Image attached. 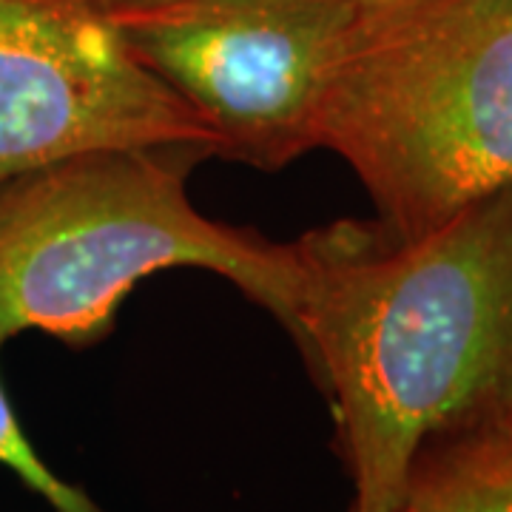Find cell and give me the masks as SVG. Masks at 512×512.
I'll return each mask as SVG.
<instances>
[{
	"mask_svg": "<svg viewBox=\"0 0 512 512\" xmlns=\"http://www.w3.org/2000/svg\"><path fill=\"white\" fill-rule=\"evenodd\" d=\"M291 248V336L333 407L350 512L399 510L427 441L512 410V185L416 237L336 220Z\"/></svg>",
	"mask_w": 512,
	"mask_h": 512,
	"instance_id": "6da1fadb",
	"label": "cell"
},
{
	"mask_svg": "<svg viewBox=\"0 0 512 512\" xmlns=\"http://www.w3.org/2000/svg\"><path fill=\"white\" fill-rule=\"evenodd\" d=\"M211 151L191 143L89 148L0 185V348L26 330L100 345L137 282L202 268L293 330L291 242L211 220L185 177Z\"/></svg>",
	"mask_w": 512,
	"mask_h": 512,
	"instance_id": "7a4b0ae2",
	"label": "cell"
},
{
	"mask_svg": "<svg viewBox=\"0 0 512 512\" xmlns=\"http://www.w3.org/2000/svg\"><path fill=\"white\" fill-rule=\"evenodd\" d=\"M319 148L404 237L512 185V0H356Z\"/></svg>",
	"mask_w": 512,
	"mask_h": 512,
	"instance_id": "3957f363",
	"label": "cell"
},
{
	"mask_svg": "<svg viewBox=\"0 0 512 512\" xmlns=\"http://www.w3.org/2000/svg\"><path fill=\"white\" fill-rule=\"evenodd\" d=\"M356 0H174L109 18L131 57L211 128L217 157L279 171L319 148Z\"/></svg>",
	"mask_w": 512,
	"mask_h": 512,
	"instance_id": "277c9868",
	"label": "cell"
},
{
	"mask_svg": "<svg viewBox=\"0 0 512 512\" xmlns=\"http://www.w3.org/2000/svg\"><path fill=\"white\" fill-rule=\"evenodd\" d=\"M191 143L211 128L77 0H0V185L89 148Z\"/></svg>",
	"mask_w": 512,
	"mask_h": 512,
	"instance_id": "5b68a950",
	"label": "cell"
},
{
	"mask_svg": "<svg viewBox=\"0 0 512 512\" xmlns=\"http://www.w3.org/2000/svg\"><path fill=\"white\" fill-rule=\"evenodd\" d=\"M413 512H512V410L421 447L404 484Z\"/></svg>",
	"mask_w": 512,
	"mask_h": 512,
	"instance_id": "8992f818",
	"label": "cell"
},
{
	"mask_svg": "<svg viewBox=\"0 0 512 512\" xmlns=\"http://www.w3.org/2000/svg\"><path fill=\"white\" fill-rule=\"evenodd\" d=\"M0 467H6L18 481L40 495L55 512H103L77 484L60 478L35 450L32 439L20 427L18 413L0 382Z\"/></svg>",
	"mask_w": 512,
	"mask_h": 512,
	"instance_id": "52a82bcc",
	"label": "cell"
},
{
	"mask_svg": "<svg viewBox=\"0 0 512 512\" xmlns=\"http://www.w3.org/2000/svg\"><path fill=\"white\" fill-rule=\"evenodd\" d=\"M77 3L89 6L92 12L103 15V18H114V15H126V12H143V9L165 6L174 0H77Z\"/></svg>",
	"mask_w": 512,
	"mask_h": 512,
	"instance_id": "ba28073f",
	"label": "cell"
},
{
	"mask_svg": "<svg viewBox=\"0 0 512 512\" xmlns=\"http://www.w3.org/2000/svg\"><path fill=\"white\" fill-rule=\"evenodd\" d=\"M393 512H413V510H407V507H399V510H393Z\"/></svg>",
	"mask_w": 512,
	"mask_h": 512,
	"instance_id": "9c48e42d",
	"label": "cell"
}]
</instances>
